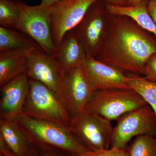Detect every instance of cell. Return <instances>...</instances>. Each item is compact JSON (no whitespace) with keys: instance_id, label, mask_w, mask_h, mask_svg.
Wrapping results in <instances>:
<instances>
[{"instance_id":"5b68a950","label":"cell","mask_w":156,"mask_h":156,"mask_svg":"<svg viewBox=\"0 0 156 156\" xmlns=\"http://www.w3.org/2000/svg\"><path fill=\"white\" fill-rule=\"evenodd\" d=\"M111 122L84 110L71 119L68 128L87 151H95L111 146L114 128Z\"/></svg>"},{"instance_id":"3957f363","label":"cell","mask_w":156,"mask_h":156,"mask_svg":"<svg viewBox=\"0 0 156 156\" xmlns=\"http://www.w3.org/2000/svg\"><path fill=\"white\" fill-rule=\"evenodd\" d=\"M147 104L131 89H101L93 92L85 110L111 121Z\"/></svg>"},{"instance_id":"603a6c76","label":"cell","mask_w":156,"mask_h":156,"mask_svg":"<svg viewBox=\"0 0 156 156\" xmlns=\"http://www.w3.org/2000/svg\"><path fill=\"white\" fill-rule=\"evenodd\" d=\"M38 156H71V154L57 148L43 145H34Z\"/></svg>"},{"instance_id":"83f0119b","label":"cell","mask_w":156,"mask_h":156,"mask_svg":"<svg viewBox=\"0 0 156 156\" xmlns=\"http://www.w3.org/2000/svg\"><path fill=\"white\" fill-rule=\"evenodd\" d=\"M62 1L63 0H42L40 5L46 8H49L56 3Z\"/></svg>"},{"instance_id":"cb8c5ba5","label":"cell","mask_w":156,"mask_h":156,"mask_svg":"<svg viewBox=\"0 0 156 156\" xmlns=\"http://www.w3.org/2000/svg\"><path fill=\"white\" fill-rule=\"evenodd\" d=\"M144 76L148 80L156 83V53L151 56L146 63Z\"/></svg>"},{"instance_id":"9a60e30c","label":"cell","mask_w":156,"mask_h":156,"mask_svg":"<svg viewBox=\"0 0 156 156\" xmlns=\"http://www.w3.org/2000/svg\"><path fill=\"white\" fill-rule=\"evenodd\" d=\"M0 136L16 155L27 153L34 146L14 119L0 118Z\"/></svg>"},{"instance_id":"52a82bcc","label":"cell","mask_w":156,"mask_h":156,"mask_svg":"<svg viewBox=\"0 0 156 156\" xmlns=\"http://www.w3.org/2000/svg\"><path fill=\"white\" fill-rule=\"evenodd\" d=\"M117 121L116 125L114 127L111 147L125 148L134 136H156V115L148 104L126 113Z\"/></svg>"},{"instance_id":"8fae6325","label":"cell","mask_w":156,"mask_h":156,"mask_svg":"<svg viewBox=\"0 0 156 156\" xmlns=\"http://www.w3.org/2000/svg\"><path fill=\"white\" fill-rule=\"evenodd\" d=\"M93 92L81 65L64 72L61 100L71 119L85 110Z\"/></svg>"},{"instance_id":"2e32d148","label":"cell","mask_w":156,"mask_h":156,"mask_svg":"<svg viewBox=\"0 0 156 156\" xmlns=\"http://www.w3.org/2000/svg\"><path fill=\"white\" fill-rule=\"evenodd\" d=\"M27 53L22 50L0 51V87L14 78L27 74Z\"/></svg>"},{"instance_id":"7a4b0ae2","label":"cell","mask_w":156,"mask_h":156,"mask_svg":"<svg viewBox=\"0 0 156 156\" xmlns=\"http://www.w3.org/2000/svg\"><path fill=\"white\" fill-rule=\"evenodd\" d=\"M34 145L49 146L72 154L88 151L76 140L68 127L22 114L14 119Z\"/></svg>"},{"instance_id":"5bb4252c","label":"cell","mask_w":156,"mask_h":156,"mask_svg":"<svg viewBox=\"0 0 156 156\" xmlns=\"http://www.w3.org/2000/svg\"><path fill=\"white\" fill-rule=\"evenodd\" d=\"M87 56L83 46L73 30L65 34L54 55L64 72L80 66Z\"/></svg>"},{"instance_id":"484cf974","label":"cell","mask_w":156,"mask_h":156,"mask_svg":"<svg viewBox=\"0 0 156 156\" xmlns=\"http://www.w3.org/2000/svg\"><path fill=\"white\" fill-rule=\"evenodd\" d=\"M0 156H38L37 152L35 146H34L27 153L22 155H16L14 154L13 152L10 151V152L7 153L6 154L0 153Z\"/></svg>"},{"instance_id":"ffe728a7","label":"cell","mask_w":156,"mask_h":156,"mask_svg":"<svg viewBox=\"0 0 156 156\" xmlns=\"http://www.w3.org/2000/svg\"><path fill=\"white\" fill-rule=\"evenodd\" d=\"M128 147L129 156H156V136H136Z\"/></svg>"},{"instance_id":"277c9868","label":"cell","mask_w":156,"mask_h":156,"mask_svg":"<svg viewBox=\"0 0 156 156\" xmlns=\"http://www.w3.org/2000/svg\"><path fill=\"white\" fill-rule=\"evenodd\" d=\"M30 79L22 114L68 127L71 117L60 98L45 85Z\"/></svg>"},{"instance_id":"4316f807","label":"cell","mask_w":156,"mask_h":156,"mask_svg":"<svg viewBox=\"0 0 156 156\" xmlns=\"http://www.w3.org/2000/svg\"><path fill=\"white\" fill-rule=\"evenodd\" d=\"M107 3L118 6H125L126 4L128 5V0H104Z\"/></svg>"},{"instance_id":"ac0fdd59","label":"cell","mask_w":156,"mask_h":156,"mask_svg":"<svg viewBox=\"0 0 156 156\" xmlns=\"http://www.w3.org/2000/svg\"><path fill=\"white\" fill-rule=\"evenodd\" d=\"M41 49L27 35L16 29L0 27V51L22 50L28 52Z\"/></svg>"},{"instance_id":"d6986e66","label":"cell","mask_w":156,"mask_h":156,"mask_svg":"<svg viewBox=\"0 0 156 156\" xmlns=\"http://www.w3.org/2000/svg\"><path fill=\"white\" fill-rule=\"evenodd\" d=\"M127 83L144 98L156 115V83L148 80L144 77L134 75L128 76Z\"/></svg>"},{"instance_id":"d4e9b609","label":"cell","mask_w":156,"mask_h":156,"mask_svg":"<svg viewBox=\"0 0 156 156\" xmlns=\"http://www.w3.org/2000/svg\"><path fill=\"white\" fill-rule=\"evenodd\" d=\"M148 12L156 24V0H151L148 2Z\"/></svg>"},{"instance_id":"4fadbf2b","label":"cell","mask_w":156,"mask_h":156,"mask_svg":"<svg viewBox=\"0 0 156 156\" xmlns=\"http://www.w3.org/2000/svg\"><path fill=\"white\" fill-rule=\"evenodd\" d=\"M29 89L30 79L27 74L1 87L0 118L14 119L22 113Z\"/></svg>"},{"instance_id":"44dd1931","label":"cell","mask_w":156,"mask_h":156,"mask_svg":"<svg viewBox=\"0 0 156 156\" xmlns=\"http://www.w3.org/2000/svg\"><path fill=\"white\" fill-rule=\"evenodd\" d=\"M19 13L13 0H0V25L7 28H16Z\"/></svg>"},{"instance_id":"e0dca14e","label":"cell","mask_w":156,"mask_h":156,"mask_svg":"<svg viewBox=\"0 0 156 156\" xmlns=\"http://www.w3.org/2000/svg\"><path fill=\"white\" fill-rule=\"evenodd\" d=\"M148 2H143L133 6L114 5L107 4V9L112 15L127 16L139 26L156 37V24L148 12Z\"/></svg>"},{"instance_id":"ba28073f","label":"cell","mask_w":156,"mask_h":156,"mask_svg":"<svg viewBox=\"0 0 156 156\" xmlns=\"http://www.w3.org/2000/svg\"><path fill=\"white\" fill-rule=\"evenodd\" d=\"M98 0H63L49 7L51 32L56 48L67 32L83 19L90 6Z\"/></svg>"},{"instance_id":"6da1fadb","label":"cell","mask_w":156,"mask_h":156,"mask_svg":"<svg viewBox=\"0 0 156 156\" xmlns=\"http://www.w3.org/2000/svg\"><path fill=\"white\" fill-rule=\"evenodd\" d=\"M111 15L95 59L124 73L144 75L146 63L156 53V38L130 17Z\"/></svg>"},{"instance_id":"f1b7e54d","label":"cell","mask_w":156,"mask_h":156,"mask_svg":"<svg viewBox=\"0 0 156 156\" xmlns=\"http://www.w3.org/2000/svg\"><path fill=\"white\" fill-rule=\"evenodd\" d=\"M151 0H128L127 5L133 6L143 2H149Z\"/></svg>"},{"instance_id":"7c38bea8","label":"cell","mask_w":156,"mask_h":156,"mask_svg":"<svg viewBox=\"0 0 156 156\" xmlns=\"http://www.w3.org/2000/svg\"><path fill=\"white\" fill-rule=\"evenodd\" d=\"M82 70L93 91L110 89H131L128 76L115 68L87 55L81 64Z\"/></svg>"},{"instance_id":"30bf717a","label":"cell","mask_w":156,"mask_h":156,"mask_svg":"<svg viewBox=\"0 0 156 156\" xmlns=\"http://www.w3.org/2000/svg\"><path fill=\"white\" fill-rule=\"evenodd\" d=\"M27 58L29 79L44 84L61 99L64 72L55 56L38 49L28 52Z\"/></svg>"},{"instance_id":"8992f818","label":"cell","mask_w":156,"mask_h":156,"mask_svg":"<svg viewBox=\"0 0 156 156\" xmlns=\"http://www.w3.org/2000/svg\"><path fill=\"white\" fill-rule=\"evenodd\" d=\"M19 13L16 29L27 35L46 53L54 56L56 48L51 32L49 8L30 6L23 0H13Z\"/></svg>"},{"instance_id":"7402d4cb","label":"cell","mask_w":156,"mask_h":156,"mask_svg":"<svg viewBox=\"0 0 156 156\" xmlns=\"http://www.w3.org/2000/svg\"><path fill=\"white\" fill-rule=\"evenodd\" d=\"M71 156H129L128 146L120 149L112 147L108 149L100 150L95 151H87L83 153L72 154Z\"/></svg>"},{"instance_id":"9c48e42d","label":"cell","mask_w":156,"mask_h":156,"mask_svg":"<svg viewBox=\"0 0 156 156\" xmlns=\"http://www.w3.org/2000/svg\"><path fill=\"white\" fill-rule=\"evenodd\" d=\"M104 0H98L88 9L83 19L74 29L87 55L95 58L106 35L108 13Z\"/></svg>"}]
</instances>
